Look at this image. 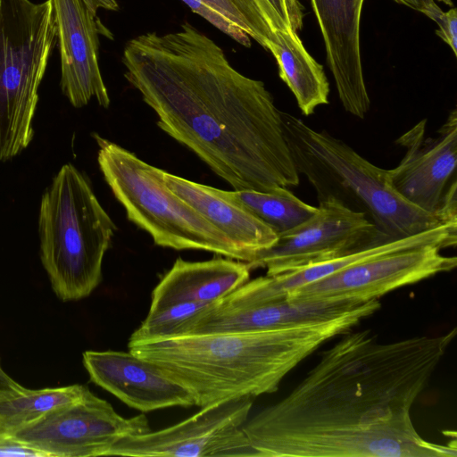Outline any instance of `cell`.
I'll return each mask as SVG.
<instances>
[{
  "label": "cell",
  "instance_id": "ac0fdd59",
  "mask_svg": "<svg viewBox=\"0 0 457 457\" xmlns=\"http://www.w3.org/2000/svg\"><path fill=\"white\" fill-rule=\"evenodd\" d=\"M166 186L217 229L222 232L250 262L256 253L274 245L277 234L240 204L220 195L215 187L162 171Z\"/></svg>",
  "mask_w": 457,
  "mask_h": 457
},
{
  "label": "cell",
  "instance_id": "d4e9b609",
  "mask_svg": "<svg viewBox=\"0 0 457 457\" xmlns=\"http://www.w3.org/2000/svg\"><path fill=\"white\" fill-rule=\"evenodd\" d=\"M193 12L205 19L221 32L240 45L250 47V37L237 25L231 23L220 12L209 5L206 0H182Z\"/></svg>",
  "mask_w": 457,
  "mask_h": 457
},
{
  "label": "cell",
  "instance_id": "603a6c76",
  "mask_svg": "<svg viewBox=\"0 0 457 457\" xmlns=\"http://www.w3.org/2000/svg\"><path fill=\"white\" fill-rule=\"evenodd\" d=\"M206 1L264 48L276 31H287L266 0Z\"/></svg>",
  "mask_w": 457,
  "mask_h": 457
},
{
  "label": "cell",
  "instance_id": "5bb4252c",
  "mask_svg": "<svg viewBox=\"0 0 457 457\" xmlns=\"http://www.w3.org/2000/svg\"><path fill=\"white\" fill-rule=\"evenodd\" d=\"M83 365L93 383L130 408L147 412L195 405L184 386L154 363L129 351H86Z\"/></svg>",
  "mask_w": 457,
  "mask_h": 457
},
{
  "label": "cell",
  "instance_id": "44dd1931",
  "mask_svg": "<svg viewBox=\"0 0 457 457\" xmlns=\"http://www.w3.org/2000/svg\"><path fill=\"white\" fill-rule=\"evenodd\" d=\"M83 385L31 390H0V434H12L49 411L82 398Z\"/></svg>",
  "mask_w": 457,
  "mask_h": 457
},
{
  "label": "cell",
  "instance_id": "277c9868",
  "mask_svg": "<svg viewBox=\"0 0 457 457\" xmlns=\"http://www.w3.org/2000/svg\"><path fill=\"white\" fill-rule=\"evenodd\" d=\"M283 129L299 174L309 180L318 201H333L363 213L383 236L398 239L442 224L457 222L410 204L390 186L387 170L369 162L328 132L313 129L281 112Z\"/></svg>",
  "mask_w": 457,
  "mask_h": 457
},
{
  "label": "cell",
  "instance_id": "e0dca14e",
  "mask_svg": "<svg viewBox=\"0 0 457 457\" xmlns=\"http://www.w3.org/2000/svg\"><path fill=\"white\" fill-rule=\"evenodd\" d=\"M348 310V303L343 301L288 302L284 299L255 304L226 305L218 300L195 321L187 335L283 329L329 320Z\"/></svg>",
  "mask_w": 457,
  "mask_h": 457
},
{
  "label": "cell",
  "instance_id": "5b68a950",
  "mask_svg": "<svg viewBox=\"0 0 457 457\" xmlns=\"http://www.w3.org/2000/svg\"><path fill=\"white\" fill-rule=\"evenodd\" d=\"M116 229L87 178L64 164L43 194L38 215L41 262L62 301L80 300L98 287Z\"/></svg>",
  "mask_w": 457,
  "mask_h": 457
},
{
  "label": "cell",
  "instance_id": "9c48e42d",
  "mask_svg": "<svg viewBox=\"0 0 457 457\" xmlns=\"http://www.w3.org/2000/svg\"><path fill=\"white\" fill-rule=\"evenodd\" d=\"M151 431L144 414L125 419L90 390L10 435L49 457L107 456L120 440Z\"/></svg>",
  "mask_w": 457,
  "mask_h": 457
},
{
  "label": "cell",
  "instance_id": "52a82bcc",
  "mask_svg": "<svg viewBox=\"0 0 457 457\" xmlns=\"http://www.w3.org/2000/svg\"><path fill=\"white\" fill-rule=\"evenodd\" d=\"M56 40L52 0H0V162L33 138L37 91Z\"/></svg>",
  "mask_w": 457,
  "mask_h": 457
},
{
  "label": "cell",
  "instance_id": "7c38bea8",
  "mask_svg": "<svg viewBox=\"0 0 457 457\" xmlns=\"http://www.w3.org/2000/svg\"><path fill=\"white\" fill-rule=\"evenodd\" d=\"M426 122L420 120L396 140L406 152L396 167L387 170L388 182L416 207L457 220V209L444 204L450 180L455 177L457 111L449 112L434 137H425Z\"/></svg>",
  "mask_w": 457,
  "mask_h": 457
},
{
  "label": "cell",
  "instance_id": "484cf974",
  "mask_svg": "<svg viewBox=\"0 0 457 457\" xmlns=\"http://www.w3.org/2000/svg\"><path fill=\"white\" fill-rule=\"evenodd\" d=\"M287 31L302 28L303 12L298 0H266Z\"/></svg>",
  "mask_w": 457,
  "mask_h": 457
},
{
  "label": "cell",
  "instance_id": "f546056e",
  "mask_svg": "<svg viewBox=\"0 0 457 457\" xmlns=\"http://www.w3.org/2000/svg\"><path fill=\"white\" fill-rule=\"evenodd\" d=\"M90 11L96 14L99 9L118 11L119 4L116 0H83Z\"/></svg>",
  "mask_w": 457,
  "mask_h": 457
},
{
  "label": "cell",
  "instance_id": "3957f363",
  "mask_svg": "<svg viewBox=\"0 0 457 457\" xmlns=\"http://www.w3.org/2000/svg\"><path fill=\"white\" fill-rule=\"evenodd\" d=\"M380 308L365 301L329 320L257 333L187 335L129 343V351L157 365L201 408L272 394L283 378L326 341Z\"/></svg>",
  "mask_w": 457,
  "mask_h": 457
},
{
  "label": "cell",
  "instance_id": "cb8c5ba5",
  "mask_svg": "<svg viewBox=\"0 0 457 457\" xmlns=\"http://www.w3.org/2000/svg\"><path fill=\"white\" fill-rule=\"evenodd\" d=\"M212 303H181L155 312H149L138 328L131 334L129 343L186 336L195 321Z\"/></svg>",
  "mask_w": 457,
  "mask_h": 457
},
{
  "label": "cell",
  "instance_id": "ba28073f",
  "mask_svg": "<svg viewBox=\"0 0 457 457\" xmlns=\"http://www.w3.org/2000/svg\"><path fill=\"white\" fill-rule=\"evenodd\" d=\"M252 405L243 397L203 407L169 428L120 440L107 456L254 457L242 429Z\"/></svg>",
  "mask_w": 457,
  "mask_h": 457
},
{
  "label": "cell",
  "instance_id": "7402d4cb",
  "mask_svg": "<svg viewBox=\"0 0 457 457\" xmlns=\"http://www.w3.org/2000/svg\"><path fill=\"white\" fill-rule=\"evenodd\" d=\"M223 197L240 204L270 227L277 236L287 233L311 219L318 207L295 196L287 187L271 192L227 191L216 188Z\"/></svg>",
  "mask_w": 457,
  "mask_h": 457
},
{
  "label": "cell",
  "instance_id": "4fadbf2b",
  "mask_svg": "<svg viewBox=\"0 0 457 457\" xmlns=\"http://www.w3.org/2000/svg\"><path fill=\"white\" fill-rule=\"evenodd\" d=\"M61 55V87L70 103L82 107L95 98L111 100L98 62L99 34H112L83 0H52Z\"/></svg>",
  "mask_w": 457,
  "mask_h": 457
},
{
  "label": "cell",
  "instance_id": "7a4b0ae2",
  "mask_svg": "<svg viewBox=\"0 0 457 457\" xmlns=\"http://www.w3.org/2000/svg\"><path fill=\"white\" fill-rule=\"evenodd\" d=\"M122 63L158 127L234 190L299 185L271 94L195 26L186 21L174 32L137 36L125 45Z\"/></svg>",
  "mask_w": 457,
  "mask_h": 457
},
{
  "label": "cell",
  "instance_id": "9a60e30c",
  "mask_svg": "<svg viewBox=\"0 0 457 457\" xmlns=\"http://www.w3.org/2000/svg\"><path fill=\"white\" fill-rule=\"evenodd\" d=\"M364 0H311L340 102L352 115L363 119L370 107L360 46Z\"/></svg>",
  "mask_w": 457,
  "mask_h": 457
},
{
  "label": "cell",
  "instance_id": "83f0119b",
  "mask_svg": "<svg viewBox=\"0 0 457 457\" xmlns=\"http://www.w3.org/2000/svg\"><path fill=\"white\" fill-rule=\"evenodd\" d=\"M0 457H49L47 453L7 434H0Z\"/></svg>",
  "mask_w": 457,
  "mask_h": 457
},
{
  "label": "cell",
  "instance_id": "4316f807",
  "mask_svg": "<svg viewBox=\"0 0 457 457\" xmlns=\"http://www.w3.org/2000/svg\"><path fill=\"white\" fill-rule=\"evenodd\" d=\"M436 21L438 29L436 34L442 38L457 56V10L451 8L447 12L441 9L433 13L430 17Z\"/></svg>",
  "mask_w": 457,
  "mask_h": 457
},
{
  "label": "cell",
  "instance_id": "2e32d148",
  "mask_svg": "<svg viewBox=\"0 0 457 457\" xmlns=\"http://www.w3.org/2000/svg\"><path fill=\"white\" fill-rule=\"evenodd\" d=\"M457 223L449 222L412 236L390 239L337 258L312 263L294 270L265 275L248 280L232 292L225 300L228 304H255L284 300L293 289L321 279L349 265L385 253L436 245L446 248L455 246Z\"/></svg>",
  "mask_w": 457,
  "mask_h": 457
},
{
  "label": "cell",
  "instance_id": "ffe728a7",
  "mask_svg": "<svg viewBox=\"0 0 457 457\" xmlns=\"http://www.w3.org/2000/svg\"><path fill=\"white\" fill-rule=\"evenodd\" d=\"M275 57L280 79L295 96L305 116L328 104L329 84L322 65L305 49L295 31H276L267 45Z\"/></svg>",
  "mask_w": 457,
  "mask_h": 457
},
{
  "label": "cell",
  "instance_id": "6da1fadb",
  "mask_svg": "<svg viewBox=\"0 0 457 457\" xmlns=\"http://www.w3.org/2000/svg\"><path fill=\"white\" fill-rule=\"evenodd\" d=\"M342 336L287 395L243 425L256 457L456 456L411 418L456 328L389 343L370 329Z\"/></svg>",
  "mask_w": 457,
  "mask_h": 457
},
{
  "label": "cell",
  "instance_id": "d6986e66",
  "mask_svg": "<svg viewBox=\"0 0 457 457\" xmlns=\"http://www.w3.org/2000/svg\"><path fill=\"white\" fill-rule=\"evenodd\" d=\"M250 270L246 262L229 258H178L153 290L149 312L181 303H212L248 281Z\"/></svg>",
  "mask_w": 457,
  "mask_h": 457
},
{
  "label": "cell",
  "instance_id": "8992f818",
  "mask_svg": "<svg viewBox=\"0 0 457 457\" xmlns=\"http://www.w3.org/2000/svg\"><path fill=\"white\" fill-rule=\"evenodd\" d=\"M94 137L105 182L128 219L156 245L208 251L245 262V254L222 232L166 186L162 170L97 134Z\"/></svg>",
  "mask_w": 457,
  "mask_h": 457
},
{
  "label": "cell",
  "instance_id": "30bf717a",
  "mask_svg": "<svg viewBox=\"0 0 457 457\" xmlns=\"http://www.w3.org/2000/svg\"><path fill=\"white\" fill-rule=\"evenodd\" d=\"M428 245L385 253L349 265L289 292L288 302H364L455 269L457 259Z\"/></svg>",
  "mask_w": 457,
  "mask_h": 457
},
{
  "label": "cell",
  "instance_id": "4dcf8cb0",
  "mask_svg": "<svg viewBox=\"0 0 457 457\" xmlns=\"http://www.w3.org/2000/svg\"><path fill=\"white\" fill-rule=\"evenodd\" d=\"M437 1L443 2L444 4H445L447 5L453 6V2L451 0H437Z\"/></svg>",
  "mask_w": 457,
  "mask_h": 457
},
{
  "label": "cell",
  "instance_id": "8fae6325",
  "mask_svg": "<svg viewBox=\"0 0 457 457\" xmlns=\"http://www.w3.org/2000/svg\"><path fill=\"white\" fill-rule=\"evenodd\" d=\"M361 213L333 201L319 202L318 212L295 229L280 235L274 245L246 262L250 270L266 269L277 275L337 258L390 240Z\"/></svg>",
  "mask_w": 457,
  "mask_h": 457
},
{
  "label": "cell",
  "instance_id": "f1b7e54d",
  "mask_svg": "<svg viewBox=\"0 0 457 457\" xmlns=\"http://www.w3.org/2000/svg\"><path fill=\"white\" fill-rule=\"evenodd\" d=\"M405 4L416 11H419L428 18L440 8L434 0H395Z\"/></svg>",
  "mask_w": 457,
  "mask_h": 457
}]
</instances>
